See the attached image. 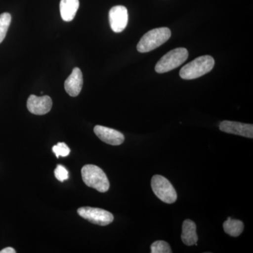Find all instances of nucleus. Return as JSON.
<instances>
[{"instance_id": "1", "label": "nucleus", "mask_w": 253, "mask_h": 253, "mask_svg": "<svg viewBox=\"0 0 253 253\" xmlns=\"http://www.w3.org/2000/svg\"><path fill=\"white\" fill-rule=\"evenodd\" d=\"M214 66V60L212 56H200L183 66L179 76L184 80L196 79L211 72Z\"/></svg>"}, {"instance_id": "2", "label": "nucleus", "mask_w": 253, "mask_h": 253, "mask_svg": "<svg viewBox=\"0 0 253 253\" xmlns=\"http://www.w3.org/2000/svg\"><path fill=\"white\" fill-rule=\"evenodd\" d=\"M82 177L89 187L105 193L109 189L110 183L102 169L94 165H86L82 168Z\"/></svg>"}, {"instance_id": "3", "label": "nucleus", "mask_w": 253, "mask_h": 253, "mask_svg": "<svg viewBox=\"0 0 253 253\" xmlns=\"http://www.w3.org/2000/svg\"><path fill=\"white\" fill-rule=\"evenodd\" d=\"M170 37L171 31L169 28H155L143 36L136 49L140 53L149 52L166 43Z\"/></svg>"}, {"instance_id": "4", "label": "nucleus", "mask_w": 253, "mask_h": 253, "mask_svg": "<svg viewBox=\"0 0 253 253\" xmlns=\"http://www.w3.org/2000/svg\"><path fill=\"white\" fill-rule=\"evenodd\" d=\"M189 56L186 48H176L163 56L156 64L155 70L158 73L169 72L185 62Z\"/></svg>"}, {"instance_id": "5", "label": "nucleus", "mask_w": 253, "mask_h": 253, "mask_svg": "<svg viewBox=\"0 0 253 253\" xmlns=\"http://www.w3.org/2000/svg\"><path fill=\"white\" fill-rule=\"evenodd\" d=\"M151 188L155 195L166 204H172L177 199V194L172 184L161 175H154L151 179Z\"/></svg>"}, {"instance_id": "6", "label": "nucleus", "mask_w": 253, "mask_h": 253, "mask_svg": "<svg viewBox=\"0 0 253 253\" xmlns=\"http://www.w3.org/2000/svg\"><path fill=\"white\" fill-rule=\"evenodd\" d=\"M78 213L89 222L99 226L109 225L114 219L111 212L100 208L82 207L78 210Z\"/></svg>"}, {"instance_id": "7", "label": "nucleus", "mask_w": 253, "mask_h": 253, "mask_svg": "<svg viewBox=\"0 0 253 253\" xmlns=\"http://www.w3.org/2000/svg\"><path fill=\"white\" fill-rule=\"evenodd\" d=\"M109 23L115 33H121L126 29L128 23V12L126 6L118 5L109 11Z\"/></svg>"}, {"instance_id": "8", "label": "nucleus", "mask_w": 253, "mask_h": 253, "mask_svg": "<svg viewBox=\"0 0 253 253\" xmlns=\"http://www.w3.org/2000/svg\"><path fill=\"white\" fill-rule=\"evenodd\" d=\"M52 107V100L49 96H37L32 94L28 98L27 108L31 113L38 116L46 114Z\"/></svg>"}, {"instance_id": "9", "label": "nucleus", "mask_w": 253, "mask_h": 253, "mask_svg": "<svg viewBox=\"0 0 253 253\" xmlns=\"http://www.w3.org/2000/svg\"><path fill=\"white\" fill-rule=\"evenodd\" d=\"M219 129L228 134H236L245 136V137H253V126L252 124H245L234 121H224L219 124Z\"/></svg>"}, {"instance_id": "10", "label": "nucleus", "mask_w": 253, "mask_h": 253, "mask_svg": "<svg viewBox=\"0 0 253 253\" xmlns=\"http://www.w3.org/2000/svg\"><path fill=\"white\" fill-rule=\"evenodd\" d=\"M95 134L106 144L118 146L122 144L125 141V136L119 131L101 126H94Z\"/></svg>"}, {"instance_id": "11", "label": "nucleus", "mask_w": 253, "mask_h": 253, "mask_svg": "<svg viewBox=\"0 0 253 253\" xmlns=\"http://www.w3.org/2000/svg\"><path fill=\"white\" fill-rule=\"evenodd\" d=\"M83 85V73L79 68H74L73 72L66 79L64 87L71 96H77L81 93Z\"/></svg>"}, {"instance_id": "12", "label": "nucleus", "mask_w": 253, "mask_h": 253, "mask_svg": "<svg viewBox=\"0 0 253 253\" xmlns=\"http://www.w3.org/2000/svg\"><path fill=\"white\" fill-rule=\"evenodd\" d=\"M79 0H61L60 13L64 21H73L79 9Z\"/></svg>"}, {"instance_id": "13", "label": "nucleus", "mask_w": 253, "mask_h": 253, "mask_svg": "<svg viewBox=\"0 0 253 253\" xmlns=\"http://www.w3.org/2000/svg\"><path fill=\"white\" fill-rule=\"evenodd\" d=\"M181 239L186 246H194L197 243L199 238L196 234V225L191 219H186L183 222Z\"/></svg>"}, {"instance_id": "14", "label": "nucleus", "mask_w": 253, "mask_h": 253, "mask_svg": "<svg viewBox=\"0 0 253 253\" xmlns=\"http://www.w3.org/2000/svg\"><path fill=\"white\" fill-rule=\"evenodd\" d=\"M223 227L226 234L233 237H238L244 231V224L242 221L238 219H232L231 217H228L227 220L224 221Z\"/></svg>"}, {"instance_id": "15", "label": "nucleus", "mask_w": 253, "mask_h": 253, "mask_svg": "<svg viewBox=\"0 0 253 253\" xmlns=\"http://www.w3.org/2000/svg\"><path fill=\"white\" fill-rule=\"evenodd\" d=\"M11 22V16L9 13L0 14V44L4 41Z\"/></svg>"}, {"instance_id": "16", "label": "nucleus", "mask_w": 253, "mask_h": 253, "mask_svg": "<svg viewBox=\"0 0 253 253\" xmlns=\"http://www.w3.org/2000/svg\"><path fill=\"white\" fill-rule=\"evenodd\" d=\"M151 253H172L170 246L166 241H157L153 243L151 246Z\"/></svg>"}, {"instance_id": "17", "label": "nucleus", "mask_w": 253, "mask_h": 253, "mask_svg": "<svg viewBox=\"0 0 253 253\" xmlns=\"http://www.w3.org/2000/svg\"><path fill=\"white\" fill-rule=\"evenodd\" d=\"M52 151L57 158H59V156L66 157L71 153V149H69L67 145L63 142L58 143V144L53 146Z\"/></svg>"}, {"instance_id": "18", "label": "nucleus", "mask_w": 253, "mask_h": 253, "mask_svg": "<svg viewBox=\"0 0 253 253\" xmlns=\"http://www.w3.org/2000/svg\"><path fill=\"white\" fill-rule=\"evenodd\" d=\"M55 176L61 182L67 180L68 179V172L66 168L59 165L54 170Z\"/></svg>"}, {"instance_id": "19", "label": "nucleus", "mask_w": 253, "mask_h": 253, "mask_svg": "<svg viewBox=\"0 0 253 253\" xmlns=\"http://www.w3.org/2000/svg\"><path fill=\"white\" fill-rule=\"evenodd\" d=\"M16 253V251L13 248L8 247L6 248V249L1 250L0 251V253Z\"/></svg>"}]
</instances>
